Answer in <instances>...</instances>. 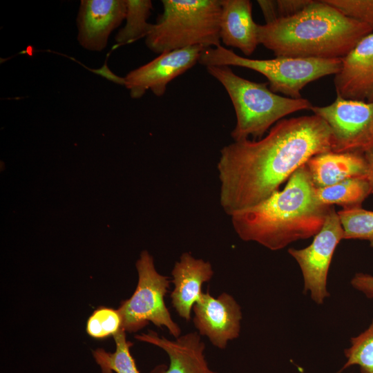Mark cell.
<instances>
[{
	"instance_id": "52a82bcc",
	"label": "cell",
	"mask_w": 373,
	"mask_h": 373,
	"mask_svg": "<svg viewBox=\"0 0 373 373\" xmlns=\"http://www.w3.org/2000/svg\"><path fill=\"white\" fill-rule=\"evenodd\" d=\"M135 265L138 273L137 287L117 309L122 318V329L134 332L151 322L157 327H166L175 338L179 337L181 329L173 321L164 302L171 283L169 278L156 271L153 258L147 251L141 253Z\"/></svg>"
},
{
	"instance_id": "8992f818",
	"label": "cell",
	"mask_w": 373,
	"mask_h": 373,
	"mask_svg": "<svg viewBox=\"0 0 373 373\" xmlns=\"http://www.w3.org/2000/svg\"><path fill=\"white\" fill-rule=\"evenodd\" d=\"M198 63L209 66H233L255 70L268 80L269 89L287 97L301 98V90L321 77L336 75L341 67V59L291 58L276 57L257 59L240 56L221 45L204 48Z\"/></svg>"
},
{
	"instance_id": "277c9868",
	"label": "cell",
	"mask_w": 373,
	"mask_h": 373,
	"mask_svg": "<svg viewBox=\"0 0 373 373\" xmlns=\"http://www.w3.org/2000/svg\"><path fill=\"white\" fill-rule=\"evenodd\" d=\"M207 72L225 88L233 104L236 123L231 133L234 142L261 139L270 127L296 111L311 110V102L303 97H283L267 87L242 78L228 66H207Z\"/></svg>"
},
{
	"instance_id": "5b68a950",
	"label": "cell",
	"mask_w": 373,
	"mask_h": 373,
	"mask_svg": "<svg viewBox=\"0 0 373 373\" xmlns=\"http://www.w3.org/2000/svg\"><path fill=\"white\" fill-rule=\"evenodd\" d=\"M162 3L163 12L145 38L151 50L162 54L220 46V0H162Z\"/></svg>"
},
{
	"instance_id": "7a4b0ae2",
	"label": "cell",
	"mask_w": 373,
	"mask_h": 373,
	"mask_svg": "<svg viewBox=\"0 0 373 373\" xmlns=\"http://www.w3.org/2000/svg\"><path fill=\"white\" fill-rule=\"evenodd\" d=\"M331 207L316 200L315 187L304 164L290 176L283 190L230 217L240 239L278 251L317 234Z\"/></svg>"
},
{
	"instance_id": "44dd1931",
	"label": "cell",
	"mask_w": 373,
	"mask_h": 373,
	"mask_svg": "<svg viewBox=\"0 0 373 373\" xmlns=\"http://www.w3.org/2000/svg\"><path fill=\"white\" fill-rule=\"evenodd\" d=\"M344 355L346 361L338 373L353 365L358 366L361 373H373V319L365 330L351 338Z\"/></svg>"
},
{
	"instance_id": "2e32d148",
	"label": "cell",
	"mask_w": 373,
	"mask_h": 373,
	"mask_svg": "<svg viewBox=\"0 0 373 373\" xmlns=\"http://www.w3.org/2000/svg\"><path fill=\"white\" fill-rule=\"evenodd\" d=\"M220 40L227 46L250 56L259 44L258 26L252 17L249 0H220Z\"/></svg>"
},
{
	"instance_id": "8fae6325",
	"label": "cell",
	"mask_w": 373,
	"mask_h": 373,
	"mask_svg": "<svg viewBox=\"0 0 373 373\" xmlns=\"http://www.w3.org/2000/svg\"><path fill=\"white\" fill-rule=\"evenodd\" d=\"M193 310V322L199 334L206 336L216 347L225 349L229 341L239 336L242 314L231 295L223 292L215 298L208 288Z\"/></svg>"
},
{
	"instance_id": "cb8c5ba5",
	"label": "cell",
	"mask_w": 373,
	"mask_h": 373,
	"mask_svg": "<svg viewBox=\"0 0 373 373\" xmlns=\"http://www.w3.org/2000/svg\"><path fill=\"white\" fill-rule=\"evenodd\" d=\"M345 15L367 25L373 33V0H325Z\"/></svg>"
},
{
	"instance_id": "d4e9b609",
	"label": "cell",
	"mask_w": 373,
	"mask_h": 373,
	"mask_svg": "<svg viewBox=\"0 0 373 373\" xmlns=\"http://www.w3.org/2000/svg\"><path fill=\"white\" fill-rule=\"evenodd\" d=\"M312 0H276V12L278 19L287 18L296 15L305 7Z\"/></svg>"
},
{
	"instance_id": "83f0119b",
	"label": "cell",
	"mask_w": 373,
	"mask_h": 373,
	"mask_svg": "<svg viewBox=\"0 0 373 373\" xmlns=\"http://www.w3.org/2000/svg\"><path fill=\"white\" fill-rule=\"evenodd\" d=\"M363 155L367 164L366 179L370 185V194H373V149L365 151Z\"/></svg>"
},
{
	"instance_id": "9a60e30c",
	"label": "cell",
	"mask_w": 373,
	"mask_h": 373,
	"mask_svg": "<svg viewBox=\"0 0 373 373\" xmlns=\"http://www.w3.org/2000/svg\"><path fill=\"white\" fill-rule=\"evenodd\" d=\"M213 274L209 261L195 258L189 252H184L175 262L171 280L174 288L170 296L173 307L186 321L191 320V309L203 293V283L209 282Z\"/></svg>"
},
{
	"instance_id": "7402d4cb",
	"label": "cell",
	"mask_w": 373,
	"mask_h": 373,
	"mask_svg": "<svg viewBox=\"0 0 373 373\" xmlns=\"http://www.w3.org/2000/svg\"><path fill=\"white\" fill-rule=\"evenodd\" d=\"M343 229V239L367 240L373 248V211L362 207L337 212Z\"/></svg>"
},
{
	"instance_id": "3957f363",
	"label": "cell",
	"mask_w": 373,
	"mask_h": 373,
	"mask_svg": "<svg viewBox=\"0 0 373 373\" xmlns=\"http://www.w3.org/2000/svg\"><path fill=\"white\" fill-rule=\"evenodd\" d=\"M365 24L347 17L325 0L296 15L258 26L259 44L276 57L342 59L365 36Z\"/></svg>"
},
{
	"instance_id": "5bb4252c",
	"label": "cell",
	"mask_w": 373,
	"mask_h": 373,
	"mask_svg": "<svg viewBox=\"0 0 373 373\" xmlns=\"http://www.w3.org/2000/svg\"><path fill=\"white\" fill-rule=\"evenodd\" d=\"M135 338L162 349L169 356V365H157L151 373H218L209 367L204 356L205 344L199 333L190 332L172 341L150 330Z\"/></svg>"
},
{
	"instance_id": "ba28073f",
	"label": "cell",
	"mask_w": 373,
	"mask_h": 373,
	"mask_svg": "<svg viewBox=\"0 0 373 373\" xmlns=\"http://www.w3.org/2000/svg\"><path fill=\"white\" fill-rule=\"evenodd\" d=\"M311 110L329 126L332 135V151L363 154L373 149V102L336 96L331 104L312 106Z\"/></svg>"
},
{
	"instance_id": "4316f807",
	"label": "cell",
	"mask_w": 373,
	"mask_h": 373,
	"mask_svg": "<svg viewBox=\"0 0 373 373\" xmlns=\"http://www.w3.org/2000/svg\"><path fill=\"white\" fill-rule=\"evenodd\" d=\"M257 2L262 12L266 23L278 19L276 1L258 0Z\"/></svg>"
},
{
	"instance_id": "7c38bea8",
	"label": "cell",
	"mask_w": 373,
	"mask_h": 373,
	"mask_svg": "<svg viewBox=\"0 0 373 373\" xmlns=\"http://www.w3.org/2000/svg\"><path fill=\"white\" fill-rule=\"evenodd\" d=\"M126 12L125 0H82L77 17L79 44L88 50H103Z\"/></svg>"
},
{
	"instance_id": "ac0fdd59",
	"label": "cell",
	"mask_w": 373,
	"mask_h": 373,
	"mask_svg": "<svg viewBox=\"0 0 373 373\" xmlns=\"http://www.w3.org/2000/svg\"><path fill=\"white\" fill-rule=\"evenodd\" d=\"M370 194V188L365 178H352L327 187L315 188V196L320 204H337L343 209L361 207Z\"/></svg>"
},
{
	"instance_id": "484cf974",
	"label": "cell",
	"mask_w": 373,
	"mask_h": 373,
	"mask_svg": "<svg viewBox=\"0 0 373 373\" xmlns=\"http://www.w3.org/2000/svg\"><path fill=\"white\" fill-rule=\"evenodd\" d=\"M350 284L366 298L373 300V275L358 272L352 278Z\"/></svg>"
},
{
	"instance_id": "ffe728a7",
	"label": "cell",
	"mask_w": 373,
	"mask_h": 373,
	"mask_svg": "<svg viewBox=\"0 0 373 373\" xmlns=\"http://www.w3.org/2000/svg\"><path fill=\"white\" fill-rule=\"evenodd\" d=\"M114 338L116 344L114 352L97 349L93 353L102 373H140L130 352L132 343L126 341L125 331L122 329Z\"/></svg>"
},
{
	"instance_id": "e0dca14e",
	"label": "cell",
	"mask_w": 373,
	"mask_h": 373,
	"mask_svg": "<svg viewBox=\"0 0 373 373\" xmlns=\"http://www.w3.org/2000/svg\"><path fill=\"white\" fill-rule=\"evenodd\" d=\"M305 165L315 188L327 187L352 178H365L363 154L329 151L311 157Z\"/></svg>"
},
{
	"instance_id": "d6986e66",
	"label": "cell",
	"mask_w": 373,
	"mask_h": 373,
	"mask_svg": "<svg viewBox=\"0 0 373 373\" xmlns=\"http://www.w3.org/2000/svg\"><path fill=\"white\" fill-rule=\"evenodd\" d=\"M126 23L116 34L117 46L128 44L149 35L152 23H148L153 3L150 0H125Z\"/></svg>"
},
{
	"instance_id": "30bf717a",
	"label": "cell",
	"mask_w": 373,
	"mask_h": 373,
	"mask_svg": "<svg viewBox=\"0 0 373 373\" xmlns=\"http://www.w3.org/2000/svg\"><path fill=\"white\" fill-rule=\"evenodd\" d=\"M204 49L202 46H192L160 54L130 71L124 78V85L133 99L141 98L148 90L161 97L169 82L198 62Z\"/></svg>"
},
{
	"instance_id": "6da1fadb",
	"label": "cell",
	"mask_w": 373,
	"mask_h": 373,
	"mask_svg": "<svg viewBox=\"0 0 373 373\" xmlns=\"http://www.w3.org/2000/svg\"><path fill=\"white\" fill-rule=\"evenodd\" d=\"M332 147L331 130L315 114L282 119L261 139L224 146L217 164L222 208L231 216L261 202L311 157Z\"/></svg>"
},
{
	"instance_id": "9c48e42d",
	"label": "cell",
	"mask_w": 373,
	"mask_h": 373,
	"mask_svg": "<svg viewBox=\"0 0 373 373\" xmlns=\"http://www.w3.org/2000/svg\"><path fill=\"white\" fill-rule=\"evenodd\" d=\"M341 240H343V229L338 213L332 206L312 242L303 249H288L300 267L303 292L309 291L312 300L317 305L323 304L330 296L327 287V275L334 251Z\"/></svg>"
},
{
	"instance_id": "4fadbf2b",
	"label": "cell",
	"mask_w": 373,
	"mask_h": 373,
	"mask_svg": "<svg viewBox=\"0 0 373 373\" xmlns=\"http://www.w3.org/2000/svg\"><path fill=\"white\" fill-rule=\"evenodd\" d=\"M336 96L345 99L373 102V33L363 37L341 59L335 75Z\"/></svg>"
},
{
	"instance_id": "603a6c76",
	"label": "cell",
	"mask_w": 373,
	"mask_h": 373,
	"mask_svg": "<svg viewBox=\"0 0 373 373\" xmlns=\"http://www.w3.org/2000/svg\"><path fill=\"white\" fill-rule=\"evenodd\" d=\"M122 329V318L118 310L111 308L97 309L89 317L87 333L96 338L115 336Z\"/></svg>"
}]
</instances>
